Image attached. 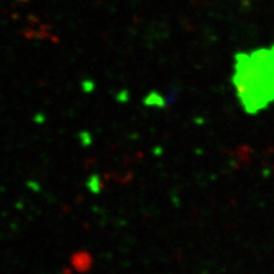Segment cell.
Returning a JSON list of instances; mask_svg holds the SVG:
<instances>
[{
    "instance_id": "obj_1",
    "label": "cell",
    "mask_w": 274,
    "mask_h": 274,
    "mask_svg": "<svg viewBox=\"0 0 274 274\" xmlns=\"http://www.w3.org/2000/svg\"><path fill=\"white\" fill-rule=\"evenodd\" d=\"M27 33L28 37H30V38H40L41 41L46 40L56 42L59 40L56 34L51 30L50 24H47L44 20L37 19V18H30V26L27 28Z\"/></svg>"
}]
</instances>
